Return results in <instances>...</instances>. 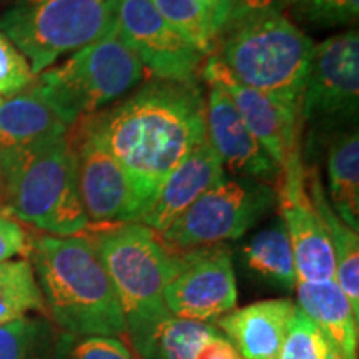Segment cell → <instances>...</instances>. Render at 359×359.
Segmentation results:
<instances>
[{"label": "cell", "mask_w": 359, "mask_h": 359, "mask_svg": "<svg viewBox=\"0 0 359 359\" xmlns=\"http://www.w3.org/2000/svg\"><path fill=\"white\" fill-rule=\"evenodd\" d=\"M92 118L143 210L180 161L206 138V102L195 83L155 79Z\"/></svg>", "instance_id": "6da1fadb"}, {"label": "cell", "mask_w": 359, "mask_h": 359, "mask_svg": "<svg viewBox=\"0 0 359 359\" xmlns=\"http://www.w3.org/2000/svg\"><path fill=\"white\" fill-rule=\"evenodd\" d=\"M29 257L45 308L62 333L77 338L127 334L115 288L88 238L35 236Z\"/></svg>", "instance_id": "7a4b0ae2"}, {"label": "cell", "mask_w": 359, "mask_h": 359, "mask_svg": "<svg viewBox=\"0 0 359 359\" xmlns=\"http://www.w3.org/2000/svg\"><path fill=\"white\" fill-rule=\"evenodd\" d=\"M114 285L127 334L142 359H150L155 339L170 314L165 288L183 263L158 233L142 223L103 226L88 238Z\"/></svg>", "instance_id": "3957f363"}, {"label": "cell", "mask_w": 359, "mask_h": 359, "mask_svg": "<svg viewBox=\"0 0 359 359\" xmlns=\"http://www.w3.org/2000/svg\"><path fill=\"white\" fill-rule=\"evenodd\" d=\"M0 195L7 213L52 236H79L90 226L69 135L0 147Z\"/></svg>", "instance_id": "277c9868"}, {"label": "cell", "mask_w": 359, "mask_h": 359, "mask_svg": "<svg viewBox=\"0 0 359 359\" xmlns=\"http://www.w3.org/2000/svg\"><path fill=\"white\" fill-rule=\"evenodd\" d=\"M314 43L281 12L230 22L218 34L217 55L236 80L299 116Z\"/></svg>", "instance_id": "5b68a950"}, {"label": "cell", "mask_w": 359, "mask_h": 359, "mask_svg": "<svg viewBox=\"0 0 359 359\" xmlns=\"http://www.w3.org/2000/svg\"><path fill=\"white\" fill-rule=\"evenodd\" d=\"M143 65L116 27L70 55L64 64L35 75V87L67 123L97 115L143 79Z\"/></svg>", "instance_id": "8992f818"}, {"label": "cell", "mask_w": 359, "mask_h": 359, "mask_svg": "<svg viewBox=\"0 0 359 359\" xmlns=\"http://www.w3.org/2000/svg\"><path fill=\"white\" fill-rule=\"evenodd\" d=\"M118 0H13L0 32L29 60L34 75L116 27Z\"/></svg>", "instance_id": "52a82bcc"}, {"label": "cell", "mask_w": 359, "mask_h": 359, "mask_svg": "<svg viewBox=\"0 0 359 359\" xmlns=\"http://www.w3.org/2000/svg\"><path fill=\"white\" fill-rule=\"evenodd\" d=\"M276 205V190L266 182L224 177L158 235L178 251L222 245L243 236Z\"/></svg>", "instance_id": "ba28073f"}, {"label": "cell", "mask_w": 359, "mask_h": 359, "mask_svg": "<svg viewBox=\"0 0 359 359\" xmlns=\"http://www.w3.org/2000/svg\"><path fill=\"white\" fill-rule=\"evenodd\" d=\"M67 135L77 161L79 193L90 224L140 222L145 212L142 201L127 172L98 135L92 115L77 120Z\"/></svg>", "instance_id": "9c48e42d"}, {"label": "cell", "mask_w": 359, "mask_h": 359, "mask_svg": "<svg viewBox=\"0 0 359 359\" xmlns=\"http://www.w3.org/2000/svg\"><path fill=\"white\" fill-rule=\"evenodd\" d=\"M359 107L358 30L314 45L299 102V120L309 125H343L356 120Z\"/></svg>", "instance_id": "30bf717a"}, {"label": "cell", "mask_w": 359, "mask_h": 359, "mask_svg": "<svg viewBox=\"0 0 359 359\" xmlns=\"http://www.w3.org/2000/svg\"><path fill=\"white\" fill-rule=\"evenodd\" d=\"M116 32L155 79L195 83L205 57L161 17L151 0H118Z\"/></svg>", "instance_id": "8fae6325"}, {"label": "cell", "mask_w": 359, "mask_h": 359, "mask_svg": "<svg viewBox=\"0 0 359 359\" xmlns=\"http://www.w3.org/2000/svg\"><path fill=\"white\" fill-rule=\"evenodd\" d=\"M236 303V278L226 246L183 251L182 266L165 288V304L173 318L215 323Z\"/></svg>", "instance_id": "7c38bea8"}, {"label": "cell", "mask_w": 359, "mask_h": 359, "mask_svg": "<svg viewBox=\"0 0 359 359\" xmlns=\"http://www.w3.org/2000/svg\"><path fill=\"white\" fill-rule=\"evenodd\" d=\"M200 72L206 83L228 93L246 127L278 165L280 173L303 168L299 147L302 120L298 115H293L264 93L236 80L217 55L206 58Z\"/></svg>", "instance_id": "4fadbf2b"}, {"label": "cell", "mask_w": 359, "mask_h": 359, "mask_svg": "<svg viewBox=\"0 0 359 359\" xmlns=\"http://www.w3.org/2000/svg\"><path fill=\"white\" fill-rule=\"evenodd\" d=\"M278 208L293 250L298 281L334 280V255L330 235L304 183V167L281 172L278 177Z\"/></svg>", "instance_id": "5bb4252c"}, {"label": "cell", "mask_w": 359, "mask_h": 359, "mask_svg": "<svg viewBox=\"0 0 359 359\" xmlns=\"http://www.w3.org/2000/svg\"><path fill=\"white\" fill-rule=\"evenodd\" d=\"M206 137L235 177L258 182L280 177L278 165L246 127L228 93L213 85L206 100Z\"/></svg>", "instance_id": "9a60e30c"}, {"label": "cell", "mask_w": 359, "mask_h": 359, "mask_svg": "<svg viewBox=\"0 0 359 359\" xmlns=\"http://www.w3.org/2000/svg\"><path fill=\"white\" fill-rule=\"evenodd\" d=\"M223 178L222 160L206 137L165 178L138 223L156 233L165 231Z\"/></svg>", "instance_id": "2e32d148"}, {"label": "cell", "mask_w": 359, "mask_h": 359, "mask_svg": "<svg viewBox=\"0 0 359 359\" xmlns=\"http://www.w3.org/2000/svg\"><path fill=\"white\" fill-rule=\"evenodd\" d=\"M296 304L288 298L263 299L235 308L213 323L243 359H280Z\"/></svg>", "instance_id": "e0dca14e"}, {"label": "cell", "mask_w": 359, "mask_h": 359, "mask_svg": "<svg viewBox=\"0 0 359 359\" xmlns=\"http://www.w3.org/2000/svg\"><path fill=\"white\" fill-rule=\"evenodd\" d=\"M298 306L320 327L336 359H358V323L351 303L334 280L296 281Z\"/></svg>", "instance_id": "ac0fdd59"}, {"label": "cell", "mask_w": 359, "mask_h": 359, "mask_svg": "<svg viewBox=\"0 0 359 359\" xmlns=\"http://www.w3.org/2000/svg\"><path fill=\"white\" fill-rule=\"evenodd\" d=\"M70 125L35 83L11 98H0V147H22L65 137Z\"/></svg>", "instance_id": "d6986e66"}, {"label": "cell", "mask_w": 359, "mask_h": 359, "mask_svg": "<svg viewBox=\"0 0 359 359\" xmlns=\"http://www.w3.org/2000/svg\"><path fill=\"white\" fill-rule=\"evenodd\" d=\"M304 183L314 208L325 223L334 255V281L346 294L359 318V236L334 212L316 168H304Z\"/></svg>", "instance_id": "ffe728a7"}, {"label": "cell", "mask_w": 359, "mask_h": 359, "mask_svg": "<svg viewBox=\"0 0 359 359\" xmlns=\"http://www.w3.org/2000/svg\"><path fill=\"white\" fill-rule=\"evenodd\" d=\"M150 359H243L213 323L170 320L156 336Z\"/></svg>", "instance_id": "44dd1931"}, {"label": "cell", "mask_w": 359, "mask_h": 359, "mask_svg": "<svg viewBox=\"0 0 359 359\" xmlns=\"http://www.w3.org/2000/svg\"><path fill=\"white\" fill-rule=\"evenodd\" d=\"M330 203L354 231L359 230V135L358 128L336 133L326 155Z\"/></svg>", "instance_id": "7402d4cb"}, {"label": "cell", "mask_w": 359, "mask_h": 359, "mask_svg": "<svg viewBox=\"0 0 359 359\" xmlns=\"http://www.w3.org/2000/svg\"><path fill=\"white\" fill-rule=\"evenodd\" d=\"M241 262L262 283L281 290H294L298 281L294 257L281 219L255 233L241 246Z\"/></svg>", "instance_id": "603a6c76"}, {"label": "cell", "mask_w": 359, "mask_h": 359, "mask_svg": "<svg viewBox=\"0 0 359 359\" xmlns=\"http://www.w3.org/2000/svg\"><path fill=\"white\" fill-rule=\"evenodd\" d=\"M43 309L32 263L27 258L0 263V325Z\"/></svg>", "instance_id": "cb8c5ba5"}, {"label": "cell", "mask_w": 359, "mask_h": 359, "mask_svg": "<svg viewBox=\"0 0 359 359\" xmlns=\"http://www.w3.org/2000/svg\"><path fill=\"white\" fill-rule=\"evenodd\" d=\"M58 336L42 318L0 325V359H57Z\"/></svg>", "instance_id": "d4e9b609"}, {"label": "cell", "mask_w": 359, "mask_h": 359, "mask_svg": "<svg viewBox=\"0 0 359 359\" xmlns=\"http://www.w3.org/2000/svg\"><path fill=\"white\" fill-rule=\"evenodd\" d=\"M156 11L203 57L217 53L218 34L208 12L196 0H151Z\"/></svg>", "instance_id": "484cf974"}, {"label": "cell", "mask_w": 359, "mask_h": 359, "mask_svg": "<svg viewBox=\"0 0 359 359\" xmlns=\"http://www.w3.org/2000/svg\"><path fill=\"white\" fill-rule=\"evenodd\" d=\"M333 351L320 327L298 306L291 316L280 359H331Z\"/></svg>", "instance_id": "4316f807"}, {"label": "cell", "mask_w": 359, "mask_h": 359, "mask_svg": "<svg viewBox=\"0 0 359 359\" xmlns=\"http://www.w3.org/2000/svg\"><path fill=\"white\" fill-rule=\"evenodd\" d=\"M57 359H135L120 338L110 336H58Z\"/></svg>", "instance_id": "83f0119b"}, {"label": "cell", "mask_w": 359, "mask_h": 359, "mask_svg": "<svg viewBox=\"0 0 359 359\" xmlns=\"http://www.w3.org/2000/svg\"><path fill=\"white\" fill-rule=\"evenodd\" d=\"M296 17L318 27H338L358 20L359 0H291Z\"/></svg>", "instance_id": "f1b7e54d"}, {"label": "cell", "mask_w": 359, "mask_h": 359, "mask_svg": "<svg viewBox=\"0 0 359 359\" xmlns=\"http://www.w3.org/2000/svg\"><path fill=\"white\" fill-rule=\"evenodd\" d=\"M35 75L24 53L0 32V98H11L34 83Z\"/></svg>", "instance_id": "f546056e"}, {"label": "cell", "mask_w": 359, "mask_h": 359, "mask_svg": "<svg viewBox=\"0 0 359 359\" xmlns=\"http://www.w3.org/2000/svg\"><path fill=\"white\" fill-rule=\"evenodd\" d=\"M30 241L22 224L0 206V263L17 257H29Z\"/></svg>", "instance_id": "4dcf8cb0"}, {"label": "cell", "mask_w": 359, "mask_h": 359, "mask_svg": "<svg viewBox=\"0 0 359 359\" xmlns=\"http://www.w3.org/2000/svg\"><path fill=\"white\" fill-rule=\"evenodd\" d=\"M228 2H230V13H228L226 24H230V22L255 15V13L281 12V7L290 4V0H228Z\"/></svg>", "instance_id": "1f68e13d"}, {"label": "cell", "mask_w": 359, "mask_h": 359, "mask_svg": "<svg viewBox=\"0 0 359 359\" xmlns=\"http://www.w3.org/2000/svg\"><path fill=\"white\" fill-rule=\"evenodd\" d=\"M196 2L208 12L210 19L213 22L215 30H217V34H219V30H222L228 22L230 2H228V0H196Z\"/></svg>", "instance_id": "d6a6232c"}, {"label": "cell", "mask_w": 359, "mask_h": 359, "mask_svg": "<svg viewBox=\"0 0 359 359\" xmlns=\"http://www.w3.org/2000/svg\"><path fill=\"white\" fill-rule=\"evenodd\" d=\"M331 359H336V358H334V356H333V358H331Z\"/></svg>", "instance_id": "836d02e7"}, {"label": "cell", "mask_w": 359, "mask_h": 359, "mask_svg": "<svg viewBox=\"0 0 359 359\" xmlns=\"http://www.w3.org/2000/svg\"><path fill=\"white\" fill-rule=\"evenodd\" d=\"M290 2H291V0H290Z\"/></svg>", "instance_id": "e575fe53"}]
</instances>
